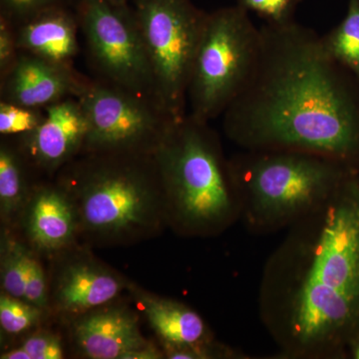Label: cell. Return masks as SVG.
Here are the masks:
<instances>
[{
	"label": "cell",
	"instance_id": "12",
	"mask_svg": "<svg viewBox=\"0 0 359 359\" xmlns=\"http://www.w3.org/2000/svg\"><path fill=\"white\" fill-rule=\"evenodd\" d=\"M73 337L80 353L91 359H125L148 346L133 313L123 308L93 309L78 316Z\"/></svg>",
	"mask_w": 359,
	"mask_h": 359
},
{
	"label": "cell",
	"instance_id": "5",
	"mask_svg": "<svg viewBox=\"0 0 359 359\" xmlns=\"http://www.w3.org/2000/svg\"><path fill=\"white\" fill-rule=\"evenodd\" d=\"M229 165L240 221L257 235L287 230L325 202L353 172L325 156L290 150H243Z\"/></svg>",
	"mask_w": 359,
	"mask_h": 359
},
{
	"label": "cell",
	"instance_id": "1",
	"mask_svg": "<svg viewBox=\"0 0 359 359\" xmlns=\"http://www.w3.org/2000/svg\"><path fill=\"white\" fill-rule=\"evenodd\" d=\"M262 325L276 358L342 359L359 337V173L287 229L262 271Z\"/></svg>",
	"mask_w": 359,
	"mask_h": 359
},
{
	"label": "cell",
	"instance_id": "19",
	"mask_svg": "<svg viewBox=\"0 0 359 359\" xmlns=\"http://www.w3.org/2000/svg\"><path fill=\"white\" fill-rule=\"evenodd\" d=\"M1 285L4 294L25 299L30 252L13 240L2 243Z\"/></svg>",
	"mask_w": 359,
	"mask_h": 359
},
{
	"label": "cell",
	"instance_id": "15",
	"mask_svg": "<svg viewBox=\"0 0 359 359\" xmlns=\"http://www.w3.org/2000/svg\"><path fill=\"white\" fill-rule=\"evenodd\" d=\"M124 280L110 269L90 259L66 264L55 283L54 302L59 311L83 316L107 306L119 295Z\"/></svg>",
	"mask_w": 359,
	"mask_h": 359
},
{
	"label": "cell",
	"instance_id": "20",
	"mask_svg": "<svg viewBox=\"0 0 359 359\" xmlns=\"http://www.w3.org/2000/svg\"><path fill=\"white\" fill-rule=\"evenodd\" d=\"M42 309L6 294L0 297V325L7 334H20L39 320Z\"/></svg>",
	"mask_w": 359,
	"mask_h": 359
},
{
	"label": "cell",
	"instance_id": "16",
	"mask_svg": "<svg viewBox=\"0 0 359 359\" xmlns=\"http://www.w3.org/2000/svg\"><path fill=\"white\" fill-rule=\"evenodd\" d=\"M146 318L164 346H192L214 341L199 313L182 302L138 292Z\"/></svg>",
	"mask_w": 359,
	"mask_h": 359
},
{
	"label": "cell",
	"instance_id": "18",
	"mask_svg": "<svg viewBox=\"0 0 359 359\" xmlns=\"http://www.w3.org/2000/svg\"><path fill=\"white\" fill-rule=\"evenodd\" d=\"M321 40L328 54L359 81V0H347L344 20Z\"/></svg>",
	"mask_w": 359,
	"mask_h": 359
},
{
	"label": "cell",
	"instance_id": "29",
	"mask_svg": "<svg viewBox=\"0 0 359 359\" xmlns=\"http://www.w3.org/2000/svg\"><path fill=\"white\" fill-rule=\"evenodd\" d=\"M110 1L114 2L117 4H128L129 0H110Z\"/></svg>",
	"mask_w": 359,
	"mask_h": 359
},
{
	"label": "cell",
	"instance_id": "8",
	"mask_svg": "<svg viewBox=\"0 0 359 359\" xmlns=\"http://www.w3.org/2000/svg\"><path fill=\"white\" fill-rule=\"evenodd\" d=\"M74 8L94 79L155 100L152 69L133 6L78 0Z\"/></svg>",
	"mask_w": 359,
	"mask_h": 359
},
{
	"label": "cell",
	"instance_id": "11",
	"mask_svg": "<svg viewBox=\"0 0 359 359\" xmlns=\"http://www.w3.org/2000/svg\"><path fill=\"white\" fill-rule=\"evenodd\" d=\"M90 79L75 66L20 51L13 67L0 77V101L45 109L69 97L77 98Z\"/></svg>",
	"mask_w": 359,
	"mask_h": 359
},
{
	"label": "cell",
	"instance_id": "25",
	"mask_svg": "<svg viewBox=\"0 0 359 359\" xmlns=\"http://www.w3.org/2000/svg\"><path fill=\"white\" fill-rule=\"evenodd\" d=\"M21 346L32 359H61L65 355L60 337L49 332L33 334Z\"/></svg>",
	"mask_w": 359,
	"mask_h": 359
},
{
	"label": "cell",
	"instance_id": "14",
	"mask_svg": "<svg viewBox=\"0 0 359 359\" xmlns=\"http://www.w3.org/2000/svg\"><path fill=\"white\" fill-rule=\"evenodd\" d=\"M13 27L20 51L74 66L81 47L79 21L73 7L47 9Z\"/></svg>",
	"mask_w": 359,
	"mask_h": 359
},
{
	"label": "cell",
	"instance_id": "17",
	"mask_svg": "<svg viewBox=\"0 0 359 359\" xmlns=\"http://www.w3.org/2000/svg\"><path fill=\"white\" fill-rule=\"evenodd\" d=\"M34 170L13 137L0 142V215L2 222L13 223L22 216L34 184Z\"/></svg>",
	"mask_w": 359,
	"mask_h": 359
},
{
	"label": "cell",
	"instance_id": "21",
	"mask_svg": "<svg viewBox=\"0 0 359 359\" xmlns=\"http://www.w3.org/2000/svg\"><path fill=\"white\" fill-rule=\"evenodd\" d=\"M44 109L25 107L0 101V134L18 137L27 133L43 121Z\"/></svg>",
	"mask_w": 359,
	"mask_h": 359
},
{
	"label": "cell",
	"instance_id": "26",
	"mask_svg": "<svg viewBox=\"0 0 359 359\" xmlns=\"http://www.w3.org/2000/svg\"><path fill=\"white\" fill-rule=\"evenodd\" d=\"M20 54L15 30L6 18H0V77L13 67Z\"/></svg>",
	"mask_w": 359,
	"mask_h": 359
},
{
	"label": "cell",
	"instance_id": "4",
	"mask_svg": "<svg viewBox=\"0 0 359 359\" xmlns=\"http://www.w3.org/2000/svg\"><path fill=\"white\" fill-rule=\"evenodd\" d=\"M168 226L189 238L221 235L241 219L229 159L209 123L188 114L175 122L154 153Z\"/></svg>",
	"mask_w": 359,
	"mask_h": 359
},
{
	"label": "cell",
	"instance_id": "10",
	"mask_svg": "<svg viewBox=\"0 0 359 359\" xmlns=\"http://www.w3.org/2000/svg\"><path fill=\"white\" fill-rule=\"evenodd\" d=\"M44 110L43 121L36 128L13 138L35 173L52 177L82 154L88 127L76 97Z\"/></svg>",
	"mask_w": 359,
	"mask_h": 359
},
{
	"label": "cell",
	"instance_id": "22",
	"mask_svg": "<svg viewBox=\"0 0 359 359\" xmlns=\"http://www.w3.org/2000/svg\"><path fill=\"white\" fill-rule=\"evenodd\" d=\"M302 0H237V6L256 13L268 25H280L294 20Z\"/></svg>",
	"mask_w": 359,
	"mask_h": 359
},
{
	"label": "cell",
	"instance_id": "28",
	"mask_svg": "<svg viewBox=\"0 0 359 359\" xmlns=\"http://www.w3.org/2000/svg\"><path fill=\"white\" fill-rule=\"evenodd\" d=\"M348 354L349 355H353V358L359 359V337L358 339L354 340L351 346H349Z\"/></svg>",
	"mask_w": 359,
	"mask_h": 359
},
{
	"label": "cell",
	"instance_id": "6",
	"mask_svg": "<svg viewBox=\"0 0 359 359\" xmlns=\"http://www.w3.org/2000/svg\"><path fill=\"white\" fill-rule=\"evenodd\" d=\"M259 44V27L242 7L208 13L189 82V114L208 123L223 115L249 81Z\"/></svg>",
	"mask_w": 359,
	"mask_h": 359
},
{
	"label": "cell",
	"instance_id": "9",
	"mask_svg": "<svg viewBox=\"0 0 359 359\" xmlns=\"http://www.w3.org/2000/svg\"><path fill=\"white\" fill-rule=\"evenodd\" d=\"M77 98L88 127L82 154H154L178 121L154 99L94 78Z\"/></svg>",
	"mask_w": 359,
	"mask_h": 359
},
{
	"label": "cell",
	"instance_id": "24",
	"mask_svg": "<svg viewBox=\"0 0 359 359\" xmlns=\"http://www.w3.org/2000/svg\"><path fill=\"white\" fill-rule=\"evenodd\" d=\"M25 301L43 309L48 304L46 278L41 264L36 257L30 255L26 276Z\"/></svg>",
	"mask_w": 359,
	"mask_h": 359
},
{
	"label": "cell",
	"instance_id": "23",
	"mask_svg": "<svg viewBox=\"0 0 359 359\" xmlns=\"http://www.w3.org/2000/svg\"><path fill=\"white\" fill-rule=\"evenodd\" d=\"M78 0H0V18L13 25H20L47 9L73 7Z\"/></svg>",
	"mask_w": 359,
	"mask_h": 359
},
{
	"label": "cell",
	"instance_id": "27",
	"mask_svg": "<svg viewBox=\"0 0 359 359\" xmlns=\"http://www.w3.org/2000/svg\"><path fill=\"white\" fill-rule=\"evenodd\" d=\"M1 359H32L29 353L23 348L22 346L18 347L15 349L6 351L0 356Z\"/></svg>",
	"mask_w": 359,
	"mask_h": 359
},
{
	"label": "cell",
	"instance_id": "13",
	"mask_svg": "<svg viewBox=\"0 0 359 359\" xmlns=\"http://www.w3.org/2000/svg\"><path fill=\"white\" fill-rule=\"evenodd\" d=\"M22 218L26 236L41 250L62 249L79 231L74 205L56 179L33 185Z\"/></svg>",
	"mask_w": 359,
	"mask_h": 359
},
{
	"label": "cell",
	"instance_id": "2",
	"mask_svg": "<svg viewBox=\"0 0 359 359\" xmlns=\"http://www.w3.org/2000/svg\"><path fill=\"white\" fill-rule=\"evenodd\" d=\"M249 81L223 116L243 150L325 156L359 173V81L313 28L264 23Z\"/></svg>",
	"mask_w": 359,
	"mask_h": 359
},
{
	"label": "cell",
	"instance_id": "7",
	"mask_svg": "<svg viewBox=\"0 0 359 359\" xmlns=\"http://www.w3.org/2000/svg\"><path fill=\"white\" fill-rule=\"evenodd\" d=\"M155 100L175 119L187 115L188 87L208 13L191 0H134Z\"/></svg>",
	"mask_w": 359,
	"mask_h": 359
},
{
	"label": "cell",
	"instance_id": "3",
	"mask_svg": "<svg viewBox=\"0 0 359 359\" xmlns=\"http://www.w3.org/2000/svg\"><path fill=\"white\" fill-rule=\"evenodd\" d=\"M79 231L100 244H127L168 226L154 154L84 153L56 174Z\"/></svg>",
	"mask_w": 359,
	"mask_h": 359
}]
</instances>
